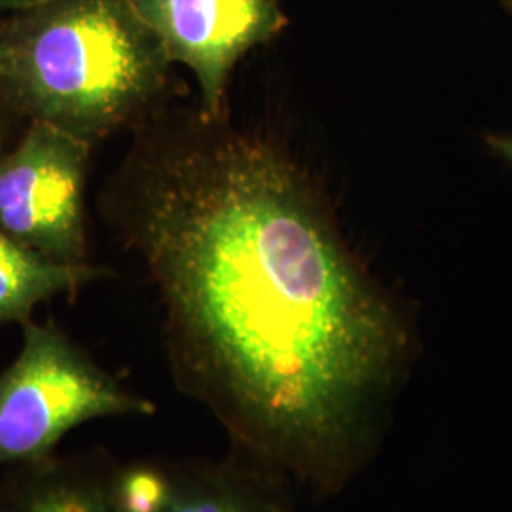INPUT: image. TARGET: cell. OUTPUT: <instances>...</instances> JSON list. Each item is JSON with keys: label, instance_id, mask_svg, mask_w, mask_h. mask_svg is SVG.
Listing matches in <instances>:
<instances>
[{"label": "cell", "instance_id": "obj_11", "mask_svg": "<svg viewBox=\"0 0 512 512\" xmlns=\"http://www.w3.org/2000/svg\"><path fill=\"white\" fill-rule=\"evenodd\" d=\"M46 0H0V12H10V14H21L31 8H37Z\"/></svg>", "mask_w": 512, "mask_h": 512}, {"label": "cell", "instance_id": "obj_4", "mask_svg": "<svg viewBox=\"0 0 512 512\" xmlns=\"http://www.w3.org/2000/svg\"><path fill=\"white\" fill-rule=\"evenodd\" d=\"M92 145L31 122L0 158V230L65 264H88L84 190Z\"/></svg>", "mask_w": 512, "mask_h": 512}, {"label": "cell", "instance_id": "obj_13", "mask_svg": "<svg viewBox=\"0 0 512 512\" xmlns=\"http://www.w3.org/2000/svg\"><path fill=\"white\" fill-rule=\"evenodd\" d=\"M501 6L512 16V0H501Z\"/></svg>", "mask_w": 512, "mask_h": 512}, {"label": "cell", "instance_id": "obj_8", "mask_svg": "<svg viewBox=\"0 0 512 512\" xmlns=\"http://www.w3.org/2000/svg\"><path fill=\"white\" fill-rule=\"evenodd\" d=\"M103 275L90 264H65L0 230V325L27 323L40 304L73 294Z\"/></svg>", "mask_w": 512, "mask_h": 512}, {"label": "cell", "instance_id": "obj_10", "mask_svg": "<svg viewBox=\"0 0 512 512\" xmlns=\"http://www.w3.org/2000/svg\"><path fill=\"white\" fill-rule=\"evenodd\" d=\"M486 145L497 158L512 167V133H492L486 137Z\"/></svg>", "mask_w": 512, "mask_h": 512}, {"label": "cell", "instance_id": "obj_7", "mask_svg": "<svg viewBox=\"0 0 512 512\" xmlns=\"http://www.w3.org/2000/svg\"><path fill=\"white\" fill-rule=\"evenodd\" d=\"M275 473L243 454L175 463V490L165 512H289Z\"/></svg>", "mask_w": 512, "mask_h": 512}, {"label": "cell", "instance_id": "obj_5", "mask_svg": "<svg viewBox=\"0 0 512 512\" xmlns=\"http://www.w3.org/2000/svg\"><path fill=\"white\" fill-rule=\"evenodd\" d=\"M169 63H183L200 86L203 118L222 114L239 59L289 23L279 0H131Z\"/></svg>", "mask_w": 512, "mask_h": 512}, {"label": "cell", "instance_id": "obj_9", "mask_svg": "<svg viewBox=\"0 0 512 512\" xmlns=\"http://www.w3.org/2000/svg\"><path fill=\"white\" fill-rule=\"evenodd\" d=\"M175 490V463L158 459L114 461L107 492L114 512H165Z\"/></svg>", "mask_w": 512, "mask_h": 512}, {"label": "cell", "instance_id": "obj_14", "mask_svg": "<svg viewBox=\"0 0 512 512\" xmlns=\"http://www.w3.org/2000/svg\"><path fill=\"white\" fill-rule=\"evenodd\" d=\"M0 158H2V156H0Z\"/></svg>", "mask_w": 512, "mask_h": 512}, {"label": "cell", "instance_id": "obj_2", "mask_svg": "<svg viewBox=\"0 0 512 512\" xmlns=\"http://www.w3.org/2000/svg\"><path fill=\"white\" fill-rule=\"evenodd\" d=\"M0 42L10 99L90 145L147 109L171 65L131 0H46L8 19Z\"/></svg>", "mask_w": 512, "mask_h": 512}, {"label": "cell", "instance_id": "obj_6", "mask_svg": "<svg viewBox=\"0 0 512 512\" xmlns=\"http://www.w3.org/2000/svg\"><path fill=\"white\" fill-rule=\"evenodd\" d=\"M107 452L19 463L0 471V512H114L107 492Z\"/></svg>", "mask_w": 512, "mask_h": 512}, {"label": "cell", "instance_id": "obj_12", "mask_svg": "<svg viewBox=\"0 0 512 512\" xmlns=\"http://www.w3.org/2000/svg\"><path fill=\"white\" fill-rule=\"evenodd\" d=\"M4 74H6V48L0 42V80L4 78Z\"/></svg>", "mask_w": 512, "mask_h": 512}, {"label": "cell", "instance_id": "obj_3", "mask_svg": "<svg viewBox=\"0 0 512 512\" xmlns=\"http://www.w3.org/2000/svg\"><path fill=\"white\" fill-rule=\"evenodd\" d=\"M21 329L18 357L0 372V471L52 456L84 423L156 412L59 327L31 319Z\"/></svg>", "mask_w": 512, "mask_h": 512}, {"label": "cell", "instance_id": "obj_1", "mask_svg": "<svg viewBox=\"0 0 512 512\" xmlns=\"http://www.w3.org/2000/svg\"><path fill=\"white\" fill-rule=\"evenodd\" d=\"M116 190L184 391L239 454L334 488L361 454L403 332L293 167L215 135L137 150Z\"/></svg>", "mask_w": 512, "mask_h": 512}]
</instances>
